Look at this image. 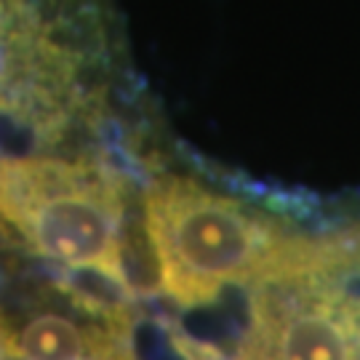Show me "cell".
Returning a JSON list of instances; mask_svg holds the SVG:
<instances>
[{"label": "cell", "instance_id": "obj_1", "mask_svg": "<svg viewBox=\"0 0 360 360\" xmlns=\"http://www.w3.org/2000/svg\"><path fill=\"white\" fill-rule=\"evenodd\" d=\"M104 0H0V120L40 147L107 126Z\"/></svg>", "mask_w": 360, "mask_h": 360}, {"label": "cell", "instance_id": "obj_2", "mask_svg": "<svg viewBox=\"0 0 360 360\" xmlns=\"http://www.w3.org/2000/svg\"><path fill=\"white\" fill-rule=\"evenodd\" d=\"M142 211L163 296L176 307H203L230 285L281 275L304 235L243 198L166 171L150 176Z\"/></svg>", "mask_w": 360, "mask_h": 360}, {"label": "cell", "instance_id": "obj_3", "mask_svg": "<svg viewBox=\"0 0 360 360\" xmlns=\"http://www.w3.org/2000/svg\"><path fill=\"white\" fill-rule=\"evenodd\" d=\"M131 181L134 176L96 153H0V235L49 264L91 267L129 281L123 240L134 217Z\"/></svg>", "mask_w": 360, "mask_h": 360}, {"label": "cell", "instance_id": "obj_4", "mask_svg": "<svg viewBox=\"0 0 360 360\" xmlns=\"http://www.w3.org/2000/svg\"><path fill=\"white\" fill-rule=\"evenodd\" d=\"M240 345L254 360H360L355 275H291L248 285Z\"/></svg>", "mask_w": 360, "mask_h": 360}, {"label": "cell", "instance_id": "obj_5", "mask_svg": "<svg viewBox=\"0 0 360 360\" xmlns=\"http://www.w3.org/2000/svg\"><path fill=\"white\" fill-rule=\"evenodd\" d=\"M11 331L32 360H80L89 347L91 323L80 326L65 312L38 309L22 323H13Z\"/></svg>", "mask_w": 360, "mask_h": 360}, {"label": "cell", "instance_id": "obj_6", "mask_svg": "<svg viewBox=\"0 0 360 360\" xmlns=\"http://www.w3.org/2000/svg\"><path fill=\"white\" fill-rule=\"evenodd\" d=\"M80 360H139L134 347V328H117L94 321L89 347Z\"/></svg>", "mask_w": 360, "mask_h": 360}, {"label": "cell", "instance_id": "obj_7", "mask_svg": "<svg viewBox=\"0 0 360 360\" xmlns=\"http://www.w3.org/2000/svg\"><path fill=\"white\" fill-rule=\"evenodd\" d=\"M163 321H166L171 342L176 345V349L181 352L184 360H254L245 352L243 345L238 347V352H227V349L217 347L214 342H206V339H200V336L184 331L174 318H166V315H163Z\"/></svg>", "mask_w": 360, "mask_h": 360}, {"label": "cell", "instance_id": "obj_8", "mask_svg": "<svg viewBox=\"0 0 360 360\" xmlns=\"http://www.w3.org/2000/svg\"><path fill=\"white\" fill-rule=\"evenodd\" d=\"M0 360H32L25 349L19 347L8 321H0Z\"/></svg>", "mask_w": 360, "mask_h": 360}]
</instances>
